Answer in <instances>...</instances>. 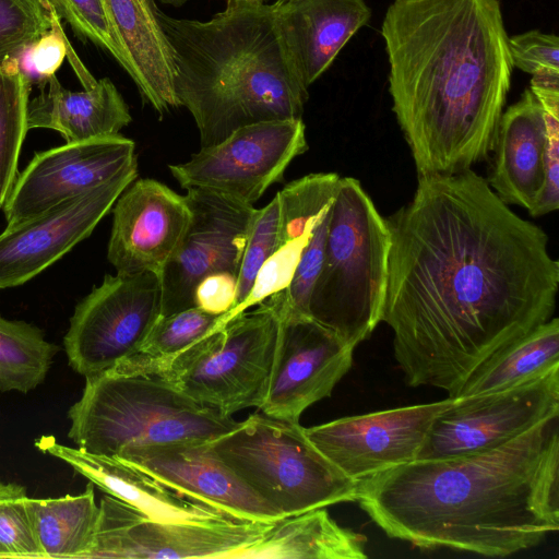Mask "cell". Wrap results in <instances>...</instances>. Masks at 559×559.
<instances>
[{
	"mask_svg": "<svg viewBox=\"0 0 559 559\" xmlns=\"http://www.w3.org/2000/svg\"><path fill=\"white\" fill-rule=\"evenodd\" d=\"M35 444L40 451L70 465L109 496L151 519L177 523L234 520L209 506L187 499L116 456L61 444L51 436L41 437Z\"/></svg>",
	"mask_w": 559,
	"mask_h": 559,
	"instance_id": "ffe728a7",
	"label": "cell"
},
{
	"mask_svg": "<svg viewBox=\"0 0 559 559\" xmlns=\"http://www.w3.org/2000/svg\"><path fill=\"white\" fill-rule=\"evenodd\" d=\"M281 1H289V0H281Z\"/></svg>",
	"mask_w": 559,
	"mask_h": 559,
	"instance_id": "ee69618b",
	"label": "cell"
},
{
	"mask_svg": "<svg viewBox=\"0 0 559 559\" xmlns=\"http://www.w3.org/2000/svg\"><path fill=\"white\" fill-rule=\"evenodd\" d=\"M31 504L45 559H85L98 518L94 484L90 481L79 495L31 498Z\"/></svg>",
	"mask_w": 559,
	"mask_h": 559,
	"instance_id": "4316f807",
	"label": "cell"
},
{
	"mask_svg": "<svg viewBox=\"0 0 559 559\" xmlns=\"http://www.w3.org/2000/svg\"><path fill=\"white\" fill-rule=\"evenodd\" d=\"M50 11L51 28L17 56L21 70L32 84L38 83L39 86L55 75L71 49L60 26L61 20Z\"/></svg>",
	"mask_w": 559,
	"mask_h": 559,
	"instance_id": "f35d334b",
	"label": "cell"
},
{
	"mask_svg": "<svg viewBox=\"0 0 559 559\" xmlns=\"http://www.w3.org/2000/svg\"><path fill=\"white\" fill-rule=\"evenodd\" d=\"M191 211L188 228L159 273L162 316L193 306L197 284L221 271L238 275L249 229L257 209L203 188L185 195Z\"/></svg>",
	"mask_w": 559,
	"mask_h": 559,
	"instance_id": "4fadbf2b",
	"label": "cell"
},
{
	"mask_svg": "<svg viewBox=\"0 0 559 559\" xmlns=\"http://www.w3.org/2000/svg\"><path fill=\"white\" fill-rule=\"evenodd\" d=\"M307 150L302 119L262 121L201 147L169 170L186 190L209 189L252 205L270 186L282 181L288 165Z\"/></svg>",
	"mask_w": 559,
	"mask_h": 559,
	"instance_id": "8fae6325",
	"label": "cell"
},
{
	"mask_svg": "<svg viewBox=\"0 0 559 559\" xmlns=\"http://www.w3.org/2000/svg\"><path fill=\"white\" fill-rule=\"evenodd\" d=\"M243 1H251V2H265V0H243Z\"/></svg>",
	"mask_w": 559,
	"mask_h": 559,
	"instance_id": "7bdbcfd3",
	"label": "cell"
},
{
	"mask_svg": "<svg viewBox=\"0 0 559 559\" xmlns=\"http://www.w3.org/2000/svg\"><path fill=\"white\" fill-rule=\"evenodd\" d=\"M136 178L138 167L7 226L0 234V289L26 283L87 238Z\"/></svg>",
	"mask_w": 559,
	"mask_h": 559,
	"instance_id": "ac0fdd59",
	"label": "cell"
},
{
	"mask_svg": "<svg viewBox=\"0 0 559 559\" xmlns=\"http://www.w3.org/2000/svg\"><path fill=\"white\" fill-rule=\"evenodd\" d=\"M107 259L117 273L159 275L191 218L185 195L154 179H138L114 204Z\"/></svg>",
	"mask_w": 559,
	"mask_h": 559,
	"instance_id": "d6986e66",
	"label": "cell"
},
{
	"mask_svg": "<svg viewBox=\"0 0 559 559\" xmlns=\"http://www.w3.org/2000/svg\"><path fill=\"white\" fill-rule=\"evenodd\" d=\"M390 230L358 179H340L309 317L354 348L382 321Z\"/></svg>",
	"mask_w": 559,
	"mask_h": 559,
	"instance_id": "8992f818",
	"label": "cell"
},
{
	"mask_svg": "<svg viewBox=\"0 0 559 559\" xmlns=\"http://www.w3.org/2000/svg\"><path fill=\"white\" fill-rule=\"evenodd\" d=\"M454 399L342 417L305 432L332 464L358 483L415 461L435 417Z\"/></svg>",
	"mask_w": 559,
	"mask_h": 559,
	"instance_id": "5bb4252c",
	"label": "cell"
},
{
	"mask_svg": "<svg viewBox=\"0 0 559 559\" xmlns=\"http://www.w3.org/2000/svg\"><path fill=\"white\" fill-rule=\"evenodd\" d=\"M546 129L543 108L528 88L502 112L487 182L507 205L527 211L544 181Z\"/></svg>",
	"mask_w": 559,
	"mask_h": 559,
	"instance_id": "7402d4cb",
	"label": "cell"
},
{
	"mask_svg": "<svg viewBox=\"0 0 559 559\" xmlns=\"http://www.w3.org/2000/svg\"><path fill=\"white\" fill-rule=\"evenodd\" d=\"M116 457L230 519L270 523L284 518L217 455L210 440L128 445Z\"/></svg>",
	"mask_w": 559,
	"mask_h": 559,
	"instance_id": "e0dca14e",
	"label": "cell"
},
{
	"mask_svg": "<svg viewBox=\"0 0 559 559\" xmlns=\"http://www.w3.org/2000/svg\"><path fill=\"white\" fill-rule=\"evenodd\" d=\"M543 108L546 142L544 153V181L540 191L528 210L534 217L546 215L559 207V98L539 100Z\"/></svg>",
	"mask_w": 559,
	"mask_h": 559,
	"instance_id": "74e56055",
	"label": "cell"
},
{
	"mask_svg": "<svg viewBox=\"0 0 559 559\" xmlns=\"http://www.w3.org/2000/svg\"><path fill=\"white\" fill-rule=\"evenodd\" d=\"M222 316L197 307L160 316L139 350L118 362L130 371L151 373L221 326Z\"/></svg>",
	"mask_w": 559,
	"mask_h": 559,
	"instance_id": "f1b7e54d",
	"label": "cell"
},
{
	"mask_svg": "<svg viewBox=\"0 0 559 559\" xmlns=\"http://www.w3.org/2000/svg\"><path fill=\"white\" fill-rule=\"evenodd\" d=\"M83 41L108 51L129 74L126 51L110 21L105 0H43Z\"/></svg>",
	"mask_w": 559,
	"mask_h": 559,
	"instance_id": "836d02e7",
	"label": "cell"
},
{
	"mask_svg": "<svg viewBox=\"0 0 559 559\" xmlns=\"http://www.w3.org/2000/svg\"><path fill=\"white\" fill-rule=\"evenodd\" d=\"M311 235L285 242L276 248L258 272L251 292L238 308L236 316L253 306H258L267 297L285 289L289 285Z\"/></svg>",
	"mask_w": 559,
	"mask_h": 559,
	"instance_id": "8d00e7d4",
	"label": "cell"
},
{
	"mask_svg": "<svg viewBox=\"0 0 559 559\" xmlns=\"http://www.w3.org/2000/svg\"><path fill=\"white\" fill-rule=\"evenodd\" d=\"M559 415V366L512 386L455 397L433 419L416 460L490 450Z\"/></svg>",
	"mask_w": 559,
	"mask_h": 559,
	"instance_id": "30bf717a",
	"label": "cell"
},
{
	"mask_svg": "<svg viewBox=\"0 0 559 559\" xmlns=\"http://www.w3.org/2000/svg\"><path fill=\"white\" fill-rule=\"evenodd\" d=\"M559 366V320L551 318L486 358L455 397L502 390Z\"/></svg>",
	"mask_w": 559,
	"mask_h": 559,
	"instance_id": "484cf974",
	"label": "cell"
},
{
	"mask_svg": "<svg viewBox=\"0 0 559 559\" xmlns=\"http://www.w3.org/2000/svg\"><path fill=\"white\" fill-rule=\"evenodd\" d=\"M117 36L126 51L144 103L160 116L178 107L170 44L156 15L154 0H105Z\"/></svg>",
	"mask_w": 559,
	"mask_h": 559,
	"instance_id": "603a6c76",
	"label": "cell"
},
{
	"mask_svg": "<svg viewBox=\"0 0 559 559\" xmlns=\"http://www.w3.org/2000/svg\"><path fill=\"white\" fill-rule=\"evenodd\" d=\"M385 221L382 321L408 385L455 397L486 358L551 319L559 262L547 235L474 170L419 176Z\"/></svg>",
	"mask_w": 559,
	"mask_h": 559,
	"instance_id": "6da1fadb",
	"label": "cell"
},
{
	"mask_svg": "<svg viewBox=\"0 0 559 559\" xmlns=\"http://www.w3.org/2000/svg\"><path fill=\"white\" fill-rule=\"evenodd\" d=\"M159 1L165 3V4H170V5H174V7H181L186 2H188L189 0H159Z\"/></svg>",
	"mask_w": 559,
	"mask_h": 559,
	"instance_id": "b9f144b4",
	"label": "cell"
},
{
	"mask_svg": "<svg viewBox=\"0 0 559 559\" xmlns=\"http://www.w3.org/2000/svg\"><path fill=\"white\" fill-rule=\"evenodd\" d=\"M276 4L287 47L308 88L371 17L365 0H277Z\"/></svg>",
	"mask_w": 559,
	"mask_h": 559,
	"instance_id": "44dd1931",
	"label": "cell"
},
{
	"mask_svg": "<svg viewBox=\"0 0 559 559\" xmlns=\"http://www.w3.org/2000/svg\"><path fill=\"white\" fill-rule=\"evenodd\" d=\"M135 167V143L120 133L37 152L16 176L2 206L7 226L46 212Z\"/></svg>",
	"mask_w": 559,
	"mask_h": 559,
	"instance_id": "9a60e30c",
	"label": "cell"
},
{
	"mask_svg": "<svg viewBox=\"0 0 559 559\" xmlns=\"http://www.w3.org/2000/svg\"><path fill=\"white\" fill-rule=\"evenodd\" d=\"M280 205L277 197L264 207L257 210L243 249L237 280L234 308L222 316L221 326L231 320L249 296L261 266L277 248Z\"/></svg>",
	"mask_w": 559,
	"mask_h": 559,
	"instance_id": "d6a6232c",
	"label": "cell"
},
{
	"mask_svg": "<svg viewBox=\"0 0 559 559\" xmlns=\"http://www.w3.org/2000/svg\"><path fill=\"white\" fill-rule=\"evenodd\" d=\"M170 44L179 106L192 115L201 147L271 120L302 119L308 87L292 58L276 2L226 0L209 21L158 8Z\"/></svg>",
	"mask_w": 559,
	"mask_h": 559,
	"instance_id": "277c9868",
	"label": "cell"
},
{
	"mask_svg": "<svg viewBox=\"0 0 559 559\" xmlns=\"http://www.w3.org/2000/svg\"><path fill=\"white\" fill-rule=\"evenodd\" d=\"M513 68L532 76H559V39L538 29L509 37Z\"/></svg>",
	"mask_w": 559,
	"mask_h": 559,
	"instance_id": "ab89813d",
	"label": "cell"
},
{
	"mask_svg": "<svg viewBox=\"0 0 559 559\" xmlns=\"http://www.w3.org/2000/svg\"><path fill=\"white\" fill-rule=\"evenodd\" d=\"M278 328L276 311L261 302L150 374L226 416L248 407L260 409L267 392Z\"/></svg>",
	"mask_w": 559,
	"mask_h": 559,
	"instance_id": "ba28073f",
	"label": "cell"
},
{
	"mask_svg": "<svg viewBox=\"0 0 559 559\" xmlns=\"http://www.w3.org/2000/svg\"><path fill=\"white\" fill-rule=\"evenodd\" d=\"M340 179L335 173L309 174L289 182L277 192V247L312 234L318 221L331 205Z\"/></svg>",
	"mask_w": 559,
	"mask_h": 559,
	"instance_id": "4dcf8cb0",
	"label": "cell"
},
{
	"mask_svg": "<svg viewBox=\"0 0 559 559\" xmlns=\"http://www.w3.org/2000/svg\"><path fill=\"white\" fill-rule=\"evenodd\" d=\"M278 317L276 350L260 411L299 423L301 414L329 397L350 369L354 347L311 317L292 312Z\"/></svg>",
	"mask_w": 559,
	"mask_h": 559,
	"instance_id": "2e32d148",
	"label": "cell"
},
{
	"mask_svg": "<svg viewBox=\"0 0 559 559\" xmlns=\"http://www.w3.org/2000/svg\"><path fill=\"white\" fill-rule=\"evenodd\" d=\"M51 24V11L43 0H0V64L17 57Z\"/></svg>",
	"mask_w": 559,
	"mask_h": 559,
	"instance_id": "d590c367",
	"label": "cell"
},
{
	"mask_svg": "<svg viewBox=\"0 0 559 559\" xmlns=\"http://www.w3.org/2000/svg\"><path fill=\"white\" fill-rule=\"evenodd\" d=\"M58 352L38 326L0 316V392L27 393L37 388Z\"/></svg>",
	"mask_w": 559,
	"mask_h": 559,
	"instance_id": "83f0119b",
	"label": "cell"
},
{
	"mask_svg": "<svg viewBox=\"0 0 559 559\" xmlns=\"http://www.w3.org/2000/svg\"><path fill=\"white\" fill-rule=\"evenodd\" d=\"M271 523L164 522L108 495L98 506L94 539L85 559H235L237 552L258 540Z\"/></svg>",
	"mask_w": 559,
	"mask_h": 559,
	"instance_id": "7c38bea8",
	"label": "cell"
},
{
	"mask_svg": "<svg viewBox=\"0 0 559 559\" xmlns=\"http://www.w3.org/2000/svg\"><path fill=\"white\" fill-rule=\"evenodd\" d=\"M392 110L419 176L492 153L512 61L499 0H393L381 24Z\"/></svg>",
	"mask_w": 559,
	"mask_h": 559,
	"instance_id": "7a4b0ae2",
	"label": "cell"
},
{
	"mask_svg": "<svg viewBox=\"0 0 559 559\" xmlns=\"http://www.w3.org/2000/svg\"><path fill=\"white\" fill-rule=\"evenodd\" d=\"M356 501L419 548L507 557L534 547L559 528V415L487 451L374 474Z\"/></svg>",
	"mask_w": 559,
	"mask_h": 559,
	"instance_id": "3957f363",
	"label": "cell"
},
{
	"mask_svg": "<svg viewBox=\"0 0 559 559\" xmlns=\"http://www.w3.org/2000/svg\"><path fill=\"white\" fill-rule=\"evenodd\" d=\"M367 538L338 525L324 508L272 522L235 559H365Z\"/></svg>",
	"mask_w": 559,
	"mask_h": 559,
	"instance_id": "d4e9b609",
	"label": "cell"
},
{
	"mask_svg": "<svg viewBox=\"0 0 559 559\" xmlns=\"http://www.w3.org/2000/svg\"><path fill=\"white\" fill-rule=\"evenodd\" d=\"M237 280L238 275L228 271L207 274L194 288L193 306L214 316L227 313L236 302Z\"/></svg>",
	"mask_w": 559,
	"mask_h": 559,
	"instance_id": "60d3db41",
	"label": "cell"
},
{
	"mask_svg": "<svg viewBox=\"0 0 559 559\" xmlns=\"http://www.w3.org/2000/svg\"><path fill=\"white\" fill-rule=\"evenodd\" d=\"M68 416L74 444L107 456L128 445L213 440L240 423L194 402L158 376L118 365L85 377Z\"/></svg>",
	"mask_w": 559,
	"mask_h": 559,
	"instance_id": "5b68a950",
	"label": "cell"
},
{
	"mask_svg": "<svg viewBox=\"0 0 559 559\" xmlns=\"http://www.w3.org/2000/svg\"><path fill=\"white\" fill-rule=\"evenodd\" d=\"M159 275L106 274L74 308L63 337L69 366L88 377L134 355L162 316Z\"/></svg>",
	"mask_w": 559,
	"mask_h": 559,
	"instance_id": "9c48e42d",
	"label": "cell"
},
{
	"mask_svg": "<svg viewBox=\"0 0 559 559\" xmlns=\"http://www.w3.org/2000/svg\"><path fill=\"white\" fill-rule=\"evenodd\" d=\"M31 86L17 57L0 64V207L17 176L20 152L28 131Z\"/></svg>",
	"mask_w": 559,
	"mask_h": 559,
	"instance_id": "f546056e",
	"label": "cell"
},
{
	"mask_svg": "<svg viewBox=\"0 0 559 559\" xmlns=\"http://www.w3.org/2000/svg\"><path fill=\"white\" fill-rule=\"evenodd\" d=\"M210 442L217 455L284 518L357 500L358 483L316 448L299 423L257 412Z\"/></svg>",
	"mask_w": 559,
	"mask_h": 559,
	"instance_id": "52a82bcc",
	"label": "cell"
},
{
	"mask_svg": "<svg viewBox=\"0 0 559 559\" xmlns=\"http://www.w3.org/2000/svg\"><path fill=\"white\" fill-rule=\"evenodd\" d=\"M0 558L45 559L31 498L14 483L0 484Z\"/></svg>",
	"mask_w": 559,
	"mask_h": 559,
	"instance_id": "1f68e13d",
	"label": "cell"
},
{
	"mask_svg": "<svg viewBox=\"0 0 559 559\" xmlns=\"http://www.w3.org/2000/svg\"><path fill=\"white\" fill-rule=\"evenodd\" d=\"M45 85L48 88L40 86L39 95L28 103V130L51 129L69 143L119 134L132 120L127 103L108 78L82 92L64 88L56 75Z\"/></svg>",
	"mask_w": 559,
	"mask_h": 559,
	"instance_id": "cb8c5ba5",
	"label": "cell"
},
{
	"mask_svg": "<svg viewBox=\"0 0 559 559\" xmlns=\"http://www.w3.org/2000/svg\"><path fill=\"white\" fill-rule=\"evenodd\" d=\"M329 217L330 206L314 226L289 285L262 301L273 308L277 314L292 312L309 317V299L323 261Z\"/></svg>",
	"mask_w": 559,
	"mask_h": 559,
	"instance_id": "e575fe53",
	"label": "cell"
}]
</instances>
